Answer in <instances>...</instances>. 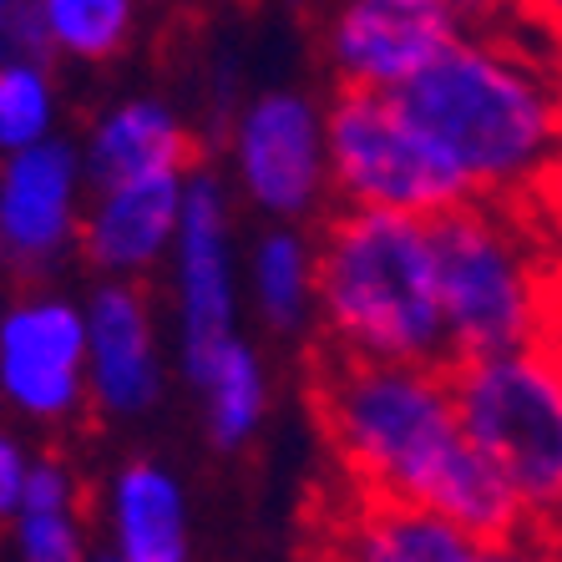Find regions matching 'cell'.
Listing matches in <instances>:
<instances>
[{"label": "cell", "instance_id": "cell-1", "mask_svg": "<svg viewBox=\"0 0 562 562\" xmlns=\"http://www.w3.org/2000/svg\"><path fill=\"white\" fill-rule=\"evenodd\" d=\"M310 395L345 486L426 507L476 542H507L527 532L512 492L476 457L461 426L451 366L350 360L325 350Z\"/></svg>", "mask_w": 562, "mask_h": 562}, {"label": "cell", "instance_id": "cell-2", "mask_svg": "<svg viewBox=\"0 0 562 562\" xmlns=\"http://www.w3.org/2000/svg\"><path fill=\"white\" fill-rule=\"evenodd\" d=\"M395 102L471 203L532 209L562 183V77L512 31H467Z\"/></svg>", "mask_w": 562, "mask_h": 562}, {"label": "cell", "instance_id": "cell-3", "mask_svg": "<svg viewBox=\"0 0 562 562\" xmlns=\"http://www.w3.org/2000/svg\"><path fill=\"white\" fill-rule=\"evenodd\" d=\"M314 249V314L325 329V350L350 360L451 366L431 223L340 209Z\"/></svg>", "mask_w": 562, "mask_h": 562}, {"label": "cell", "instance_id": "cell-4", "mask_svg": "<svg viewBox=\"0 0 562 562\" xmlns=\"http://www.w3.org/2000/svg\"><path fill=\"white\" fill-rule=\"evenodd\" d=\"M451 366L562 335V259L527 209L461 203L431 218Z\"/></svg>", "mask_w": 562, "mask_h": 562}, {"label": "cell", "instance_id": "cell-5", "mask_svg": "<svg viewBox=\"0 0 562 562\" xmlns=\"http://www.w3.org/2000/svg\"><path fill=\"white\" fill-rule=\"evenodd\" d=\"M476 457L502 476L532 537L562 522V335L451 366Z\"/></svg>", "mask_w": 562, "mask_h": 562}, {"label": "cell", "instance_id": "cell-6", "mask_svg": "<svg viewBox=\"0 0 562 562\" xmlns=\"http://www.w3.org/2000/svg\"><path fill=\"white\" fill-rule=\"evenodd\" d=\"M325 153L329 193L345 209L406 213V218H441L471 203L457 172L420 137L406 106L385 92H340L325 106Z\"/></svg>", "mask_w": 562, "mask_h": 562}, {"label": "cell", "instance_id": "cell-7", "mask_svg": "<svg viewBox=\"0 0 562 562\" xmlns=\"http://www.w3.org/2000/svg\"><path fill=\"white\" fill-rule=\"evenodd\" d=\"M172 319H178V366L193 380L218 350L238 340V259L234 213L218 172L193 168L183 228L172 244Z\"/></svg>", "mask_w": 562, "mask_h": 562}, {"label": "cell", "instance_id": "cell-8", "mask_svg": "<svg viewBox=\"0 0 562 562\" xmlns=\"http://www.w3.org/2000/svg\"><path fill=\"white\" fill-rule=\"evenodd\" d=\"M234 178L259 213L279 223L310 218L329 198L325 106L304 92H263L234 117L228 132Z\"/></svg>", "mask_w": 562, "mask_h": 562}, {"label": "cell", "instance_id": "cell-9", "mask_svg": "<svg viewBox=\"0 0 562 562\" xmlns=\"http://www.w3.org/2000/svg\"><path fill=\"white\" fill-rule=\"evenodd\" d=\"M467 31L446 0H340L325 21V56L340 87L395 97Z\"/></svg>", "mask_w": 562, "mask_h": 562}, {"label": "cell", "instance_id": "cell-10", "mask_svg": "<svg viewBox=\"0 0 562 562\" xmlns=\"http://www.w3.org/2000/svg\"><path fill=\"white\" fill-rule=\"evenodd\" d=\"M482 548L436 512L335 482L310 517L304 562H482Z\"/></svg>", "mask_w": 562, "mask_h": 562}, {"label": "cell", "instance_id": "cell-11", "mask_svg": "<svg viewBox=\"0 0 562 562\" xmlns=\"http://www.w3.org/2000/svg\"><path fill=\"white\" fill-rule=\"evenodd\" d=\"M0 391L36 420H66L92 401L81 304L31 294L0 319Z\"/></svg>", "mask_w": 562, "mask_h": 562}, {"label": "cell", "instance_id": "cell-12", "mask_svg": "<svg viewBox=\"0 0 562 562\" xmlns=\"http://www.w3.org/2000/svg\"><path fill=\"white\" fill-rule=\"evenodd\" d=\"M87 168L66 143H41L0 162V254L21 269H46L81 238L87 213Z\"/></svg>", "mask_w": 562, "mask_h": 562}, {"label": "cell", "instance_id": "cell-13", "mask_svg": "<svg viewBox=\"0 0 562 562\" xmlns=\"http://www.w3.org/2000/svg\"><path fill=\"white\" fill-rule=\"evenodd\" d=\"M188 178L193 168L92 188L87 213H81V254L97 274L137 284L157 263L172 259L188 209Z\"/></svg>", "mask_w": 562, "mask_h": 562}, {"label": "cell", "instance_id": "cell-14", "mask_svg": "<svg viewBox=\"0 0 562 562\" xmlns=\"http://www.w3.org/2000/svg\"><path fill=\"white\" fill-rule=\"evenodd\" d=\"M87 314V395L106 416H143L162 395L153 304L127 279H102L81 304Z\"/></svg>", "mask_w": 562, "mask_h": 562}, {"label": "cell", "instance_id": "cell-15", "mask_svg": "<svg viewBox=\"0 0 562 562\" xmlns=\"http://www.w3.org/2000/svg\"><path fill=\"white\" fill-rule=\"evenodd\" d=\"M87 183H127V178H153V172H188L193 168V137L183 117L157 97H132V102L106 106L87 132L81 147Z\"/></svg>", "mask_w": 562, "mask_h": 562}, {"label": "cell", "instance_id": "cell-16", "mask_svg": "<svg viewBox=\"0 0 562 562\" xmlns=\"http://www.w3.org/2000/svg\"><path fill=\"white\" fill-rule=\"evenodd\" d=\"M106 527L117 562H188V497L162 461H127L106 486Z\"/></svg>", "mask_w": 562, "mask_h": 562}, {"label": "cell", "instance_id": "cell-17", "mask_svg": "<svg viewBox=\"0 0 562 562\" xmlns=\"http://www.w3.org/2000/svg\"><path fill=\"white\" fill-rule=\"evenodd\" d=\"M188 385L203 401V426H209V441L218 451L249 446L254 431L263 426V416H269V375H263L259 350L244 335L228 350L213 355Z\"/></svg>", "mask_w": 562, "mask_h": 562}, {"label": "cell", "instance_id": "cell-18", "mask_svg": "<svg viewBox=\"0 0 562 562\" xmlns=\"http://www.w3.org/2000/svg\"><path fill=\"white\" fill-rule=\"evenodd\" d=\"M314 284H319V249L294 223H274L249 254V294L274 329H300L314 314Z\"/></svg>", "mask_w": 562, "mask_h": 562}, {"label": "cell", "instance_id": "cell-19", "mask_svg": "<svg viewBox=\"0 0 562 562\" xmlns=\"http://www.w3.org/2000/svg\"><path fill=\"white\" fill-rule=\"evenodd\" d=\"M46 46L77 61H112L132 41L137 0H41Z\"/></svg>", "mask_w": 562, "mask_h": 562}, {"label": "cell", "instance_id": "cell-20", "mask_svg": "<svg viewBox=\"0 0 562 562\" xmlns=\"http://www.w3.org/2000/svg\"><path fill=\"white\" fill-rule=\"evenodd\" d=\"M52 117L56 97L46 61H0V153L15 157L52 143Z\"/></svg>", "mask_w": 562, "mask_h": 562}, {"label": "cell", "instance_id": "cell-21", "mask_svg": "<svg viewBox=\"0 0 562 562\" xmlns=\"http://www.w3.org/2000/svg\"><path fill=\"white\" fill-rule=\"evenodd\" d=\"M21 537V558L26 562H87V532H81V512L71 507H26L15 517Z\"/></svg>", "mask_w": 562, "mask_h": 562}, {"label": "cell", "instance_id": "cell-22", "mask_svg": "<svg viewBox=\"0 0 562 562\" xmlns=\"http://www.w3.org/2000/svg\"><path fill=\"white\" fill-rule=\"evenodd\" d=\"M41 0H0V61H46Z\"/></svg>", "mask_w": 562, "mask_h": 562}, {"label": "cell", "instance_id": "cell-23", "mask_svg": "<svg viewBox=\"0 0 562 562\" xmlns=\"http://www.w3.org/2000/svg\"><path fill=\"white\" fill-rule=\"evenodd\" d=\"M31 467L26 451L11 441V436H0V517H15L21 502H26V486H31Z\"/></svg>", "mask_w": 562, "mask_h": 562}, {"label": "cell", "instance_id": "cell-24", "mask_svg": "<svg viewBox=\"0 0 562 562\" xmlns=\"http://www.w3.org/2000/svg\"><path fill=\"white\" fill-rule=\"evenodd\" d=\"M446 5H457V15L471 31H507L512 21H522L512 0H446Z\"/></svg>", "mask_w": 562, "mask_h": 562}, {"label": "cell", "instance_id": "cell-25", "mask_svg": "<svg viewBox=\"0 0 562 562\" xmlns=\"http://www.w3.org/2000/svg\"><path fill=\"white\" fill-rule=\"evenodd\" d=\"M482 562H558L548 548V537H507V542H486L482 548Z\"/></svg>", "mask_w": 562, "mask_h": 562}, {"label": "cell", "instance_id": "cell-26", "mask_svg": "<svg viewBox=\"0 0 562 562\" xmlns=\"http://www.w3.org/2000/svg\"><path fill=\"white\" fill-rule=\"evenodd\" d=\"M512 5L522 11V21H532V26L558 31L562 36V0H512Z\"/></svg>", "mask_w": 562, "mask_h": 562}, {"label": "cell", "instance_id": "cell-27", "mask_svg": "<svg viewBox=\"0 0 562 562\" xmlns=\"http://www.w3.org/2000/svg\"><path fill=\"white\" fill-rule=\"evenodd\" d=\"M548 548H552V558L562 562V522H558V527H552V532H548Z\"/></svg>", "mask_w": 562, "mask_h": 562}, {"label": "cell", "instance_id": "cell-28", "mask_svg": "<svg viewBox=\"0 0 562 562\" xmlns=\"http://www.w3.org/2000/svg\"><path fill=\"white\" fill-rule=\"evenodd\" d=\"M92 562H117V558H112V552H102V558H92Z\"/></svg>", "mask_w": 562, "mask_h": 562}]
</instances>
